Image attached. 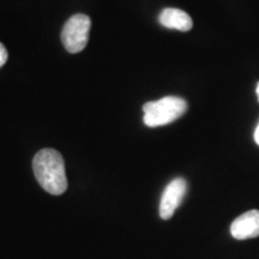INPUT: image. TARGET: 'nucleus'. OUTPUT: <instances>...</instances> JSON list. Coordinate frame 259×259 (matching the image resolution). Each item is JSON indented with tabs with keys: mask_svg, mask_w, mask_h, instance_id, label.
<instances>
[{
	"mask_svg": "<svg viewBox=\"0 0 259 259\" xmlns=\"http://www.w3.org/2000/svg\"><path fill=\"white\" fill-rule=\"evenodd\" d=\"M32 170L40 186L53 196H60L67 190L65 162L59 151L42 149L34 156Z\"/></svg>",
	"mask_w": 259,
	"mask_h": 259,
	"instance_id": "obj_1",
	"label": "nucleus"
},
{
	"mask_svg": "<svg viewBox=\"0 0 259 259\" xmlns=\"http://www.w3.org/2000/svg\"><path fill=\"white\" fill-rule=\"evenodd\" d=\"M187 111V102L178 96H166L143 106V121L148 127H158L178 120Z\"/></svg>",
	"mask_w": 259,
	"mask_h": 259,
	"instance_id": "obj_2",
	"label": "nucleus"
},
{
	"mask_svg": "<svg viewBox=\"0 0 259 259\" xmlns=\"http://www.w3.org/2000/svg\"><path fill=\"white\" fill-rule=\"evenodd\" d=\"M92 21L87 15L77 14L69 18L61 31V42L69 53H79L87 47Z\"/></svg>",
	"mask_w": 259,
	"mask_h": 259,
	"instance_id": "obj_3",
	"label": "nucleus"
},
{
	"mask_svg": "<svg viewBox=\"0 0 259 259\" xmlns=\"http://www.w3.org/2000/svg\"><path fill=\"white\" fill-rule=\"evenodd\" d=\"M187 191V183L183 178L171 180L162 193L160 202V216L162 220H169L179 208Z\"/></svg>",
	"mask_w": 259,
	"mask_h": 259,
	"instance_id": "obj_4",
	"label": "nucleus"
},
{
	"mask_svg": "<svg viewBox=\"0 0 259 259\" xmlns=\"http://www.w3.org/2000/svg\"><path fill=\"white\" fill-rule=\"evenodd\" d=\"M232 236L238 240L259 236V210H250L236 218L231 226Z\"/></svg>",
	"mask_w": 259,
	"mask_h": 259,
	"instance_id": "obj_5",
	"label": "nucleus"
},
{
	"mask_svg": "<svg viewBox=\"0 0 259 259\" xmlns=\"http://www.w3.org/2000/svg\"><path fill=\"white\" fill-rule=\"evenodd\" d=\"M158 22L168 29H176L180 31H190L193 27L191 16L183 10L174 8L164 9L158 16Z\"/></svg>",
	"mask_w": 259,
	"mask_h": 259,
	"instance_id": "obj_6",
	"label": "nucleus"
},
{
	"mask_svg": "<svg viewBox=\"0 0 259 259\" xmlns=\"http://www.w3.org/2000/svg\"><path fill=\"white\" fill-rule=\"evenodd\" d=\"M8 58H9V54H8V51H6V47L2 44V42H0V69H2V67L6 64Z\"/></svg>",
	"mask_w": 259,
	"mask_h": 259,
	"instance_id": "obj_7",
	"label": "nucleus"
},
{
	"mask_svg": "<svg viewBox=\"0 0 259 259\" xmlns=\"http://www.w3.org/2000/svg\"><path fill=\"white\" fill-rule=\"evenodd\" d=\"M254 141H255V143L259 145V124H258L257 128H255V132H254Z\"/></svg>",
	"mask_w": 259,
	"mask_h": 259,
	"instance_id": "obj_8",
	"label": "nucleus"
},
{
	"mask_svg": "<svg viewBox=\"0 0 259 259\" xmlns=\"http://www.w3.org/2000/svg\"><path fill=\"white\" fill-rule=\"evenodd\" d=\"M257 95H258V101H259V82L257 84Z\"/></svg>",
	"mask_w": 259,
	"mask_h": 259,
	"instance_id": "obj_9",
	"label": "nucleus"
}]
</instances>
